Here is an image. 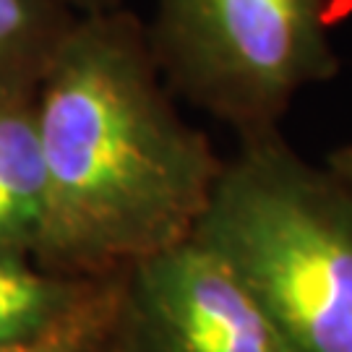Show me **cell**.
Returning <instances> with one entry per match:
<instances>
[{
    "label": "cell",
    "mask_w": 352,
    "mask_h": 352,
    "mask_svg": "<svg viewBox=\"0 0 352 352\" xmlns=\"http://www.w3.org/2000/svg\"><path fill=\"white\" fill-rule=\"evenodd\" d=\"M47 212L34 261L110 277L188 240L222 160L177 113L146 24L78 13L37 87Z\"/></svg>",
    "instance_id": "obj_1"
},
{
    "label": "cell",
    "mask_w": 352,
    "mask_h": 352,
    "mask_svg": "<svg viewBox=\"0 0 352 352\" xmlns=\"http://www.w3.org/2000/svg\"><path fill=\"white\" fill-rule=\"evenodd\" d=\"M238 139L190 238L232 269L292 352H352V190L279 128Z\"/></svg>",
    "instance_id": "obj_2"
},
{
    "label": "cell",
    "mask_w": 352,
    "mask_h": 352,
    "mask_svg": "<svg viewBox=\"0 0 352 352\" xmlns=\"http://www.w3.org/2000/svg\"><path fill=\"white\" fill-rule=\"evenodd\" d=\"M146 32L164 81L238 136L340 71L327 0H157Z\"/></svg>",
    "instance_id": "obj_3"
},
{
    "label": "cell",
    "mask_w": 352,
    "mask_h": 352,
    "mask_svg": "<svg viewBox=\"0 0 352 352\" xmlns=\"http://www.w3.org/2000/svg\"><path fill=\"white\" fill-rule=\"evenodd\" d=\"M107 352H292L232 269L193 238L118 274Z\"/></svg>",
    "instance_id": "obj_4"
},
{
    "label": "cell",
    "mask_w": 352,
    "mask_h": 352,
    "mask_svg": "<svg viewBox=\"0 0 352 352\" xmlns=\"http://www.w3.org/2000/svg\"><path fill=\"white\" fill-rule=\"evenodd\" d=\"M45 199L37 91H0V251L37 256Z\"/></svg>",
    "instance_id": "obj_5"
},
{
    "label": "cell",
    "mask_w": 352,
    "mask_h": 352,
    "mask_svg": "<svg viewBox=\"0 0 352 352\" xmlns=\"http://www.w3.org/2000/svg\"><path fill=\"white\" fill-rule=\"evenodd\" d=\"M100 279L58 274L26 253L0 251V352L39 340L63 324Z\"/></svg>",
    "instance_id": "obj_6"
},
{
    "label": "cell",
    "mask_w": 352,
    "mask_h": 352,
    "mask_svg": "<svg viewBox=\"0 0 352 352\" xmlns=\"http://www.w3.org/2000/svg\"><path fill=\"white\" fill-rule=\"evenodd\" d=\"M76 16L63 0H0V91H37Z\"/></svg>",
    "instance_id": "obj_7"
},
{
    "label": "cell",
    "mask_w": 352,
    "mask_h": 352,
    "mask_svg": "<svg viewBox=\"0 0 352 352\" xmlns=\"http://www.w3.org/2000/svg\"><path fill=\"white\" fill-rule=\"evenodd\" d=\"M118 274L102 277L94 292L63 324L42 334L39 340L19 344L6 352H107L115 316V298H118Z\"/></svg>",
    "instance_id": "obj_8"
},
{
    "label": "cell",
    "mask_w": 352,
    "mask_h": 352,
    "mask_svg": "<svg viewBox=\"0 0 352 352\" xmlns=\"http://www.w3.org/2000/svg\"><path fill=\"white\" fill-rule=\"evenodd\" d=\"M324 164L329 167V173H334V175L340 177L342 183L352 190V141L331 151Z\"/></svg>",
    "instance_id": "obj_9"
},
{
    "label": "cell",
    "mask_w": 352,
    "mask_h": 352,
    "mask_svg": "<svg viewBox=\"0 0 352 352\" xmlns=\"http://www.w3.org/2000/svg\"><path fill=\"white\" fill-rule=\"evenodd\" d=\"M74 13H100L120 8V0H63Z\"/></svg>",
    "instance_id": "obj_10"
}]
</instances>
